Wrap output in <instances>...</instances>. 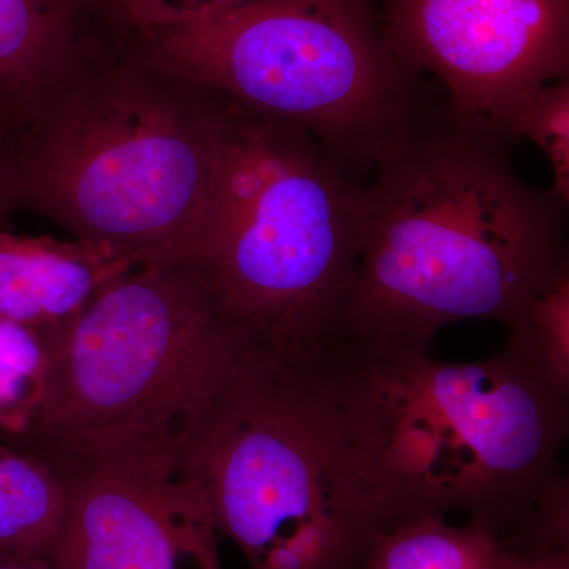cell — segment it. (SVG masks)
<instances>
[{
	"mask_svg": "<svg viewBox=\"0 0 569 569\" xmlns=\"http://www.w3.org/2000/svg\"><path fill=\"white\" fill-rule=\"evenodd\" d=\"M11 133H13V122L7 112L0 108V152L9 146Z\"/></svg>",
	"mask_w": 569,
	"mask_h": 569,
	"instance_id": "cell-21",
	"label": "cell"
},
{
	"mask_svg": "<svg viewBox=\"0 0 569 569\" xmlns=\"http://www.w3.org/2000/svg\"><path fill=\"white\" fill-rule=\"evenodd\" d=\"M318 348L356 459L392 519L463 512L508 541L512 527L516 538L537 531L568 490L569 391L507 347L473 362L339 336Z\"/></svg>",
	"mask_w": 569,
	"mask_h": 569,
	"instance_id": "cell-3",
	"label": "cell"
},
{
	"mask_svg": "<svg viewBox=\"0 0 569 569\" xmlns=\"http://www.w3.org/2000/svg\"><path fill=\"white\" fill-rule=\"evenodd\" d=\"M121 31L157 69L305 130L358 183L436 110L385 43L377 0H246Z\"/></svg>",
	"mask_w": 569,
	"mask_h": 569,
	"instance_id": "cell-5",
	"label": "cell"
},
{
	"mask_svg": "<svg viewBox=\"0 0 569 569\" xmlns=\"http://www.w3.org/2000/svg\"><path fill=\"white\" fill-rule=\"evenodd\" d=\"M132 263L107 247L0 230V320L44 329L77 313Z\"/></svg>",
	"mask_w": 569,
	"mask_h": 569,
	"instance_id": "cell-10",
	"label": "cell"
},
{
	"mask_svg": "<svg viewBox=\"0 0 569 569\" xmlns=\"http://www.w3.org/2000/svg\"><path fill=\"white\" fill-rule=\"evenodd\" d=\"M378 11L397 62L438 78L451 118L490 137L508 141L519 104L569 78V0H381Z\"/></svg>",
	"mask_w": 569,
	"mask_h": 569,
	"instance_id": "cell-8",
	"label": "cell"
},
{
	"mask_svg": "<svg viewBox=\"0 0 569 569\" xmlns=\"http://www.w3.org/2000/svg\"><path fill=\"white\" fill-rule=\"evenodd\" d=\"M227 126V99L146 62L107 24L14 126V208L133 266L190 264Z\"/></svg>",
	"mask_w": 569,
	"mask_h": 569,
	"instance_id": "cell-2",
	"label": "cell"
},
{
	"mask_svg": "<svg viewBox=\"0 0 569 569\" xmlns=\"http://www.w3.org/2000/svg\"><path fill=\"white\" fill-rule=\"evenodd\" d=\"M28 422L61 478L92 468L192 475L212 419L257 351L190 264H138L37 329Z\"/></svg>",
	"mask_w": 569,
	"mask_h": 569,
	"instance_id": "cell-4",
	"label": "cell"
},
{
	"mask_svg": "<svg viewBox=\"0 0 569 569\" xmlns=\"http://www.w3.org/2000/svg\"><path fill=\"white\" fill-rule=\"evenodd\" d=\"M103 26L100 0H0V108L13 127Z\"/></svg>",
	"mask_w": 569,
	"mask_h": 569,
	"instance_id": "cell-11",
	"label": "cell"
},
{
	"mask_svg": "<svg viewBox=\"0 0 569 569\" xmlns=\"http://www.w3.org/2000/svg\"><path fill=\"white\" fill-rule=\"evenodd\" d=\"M361 186L305 130L228 100L211 216L190 266L271 353L335 329L353 277Z\"/></svg>",
	"mask_w": 569,
	"mask_h": 569,
	"instance_id": "cell-7",
	"label": "cell"
},
{
	"mask_svg": "<svg viewBox=\"0 0 569 569\" xmlns=\"http://www.w3.org/2000/svg\"><path fill=\"white\" fill-rule=\"evenodd\" d=\"M507 329L508 350L569 391V269L542 288Z\"/></svg>",
	"mask_w": 569,
	"mask_h": 569,
	"instance_id": "cell-14",
	"label": "cell"
},
{
	"mask_svg": "<svg viewBox=\"0 0 569 569\" xmlns=\"http://www.w3.org/2000/svg\"><path fill=\"white\" fill-rule=\"evenodd\" d=\"M56 569H222L219 529L193 475L92 468L62 478Z\"/></svg>",
	"mask_w": 569,
	"mask_h": 569,
	"instance_id": "cell-9",
	"label": "cell"
},
{
	"mask_svg": "<svg viewBox=\"0 0 569 569\" xmlns=\"http://www.w3.org/2000/svg\"><path fill=\"white\" fill-rule=\"evenodd\" d=\"M508 141L527 138L552 167L550 192L569 203V78L530 93L505 127Z\"/></svg>",
	"mask_w": 569,
	"mask_h": 569,
	"instance_id": "cell-15",
	"label": "cell"
},
{
	"mask_svg": "<svg viewBox=\"0 0 569 569\" xmlns=\"http://www.w3.org/2000/svg\"><path fill=\"white\" fill-rule=\"evenodd\" d=\"M503 548L481 520L452 526L448 516L418 512L385 527L355 569H497Z\"/></svg>",
	"mask_w": 569,
	"mask_h": 569,
	"instance_id": "cell-12",
	"label": "cell"
},
{
	"mask_svg": "<svg viewBox=\"0 0 569 569\" xmlns=\"http://www.w3.org/2000/svg\"><path fill=\"white\" fill-rule=\"evenodd\" d=\"M41 362L39 332L0 320V411L20 403L28 419L39 392Z\"/></svg>",
	"mask_w": 569,
	"mask_h": 569,
	"instance_id": "cell-16",
	"label": "cell"
},
{
	"mask_svg": "<svg viewBox=\"0 0 569 569\" xmlns=\"http://www.w3.org/2000/svg\"><path fill=\"white\" fill-rule=\"evenodd\" d=\"M509 144L443 103L381 160L332 336L429 347L460 321L508 326L569 269L568 204L516 173Z\"/></svg>",
	"mask_w": 569,
	"mask_h": 569,
	"instance_id": "cell-1",
	"label": "cell"
},
{
	"mask_svg": "<svg viewBox=\"0 0 569 569\" xmlns=\"http://www.w3.org/2000/svg\"><path fill=\"white\" fill-rule=\"evenodd\" d=\"M14 193L13 183H11L9 160H7V149L0 152V220L7 213L13 211Z\"/></svg>",
	"mask_w": 569,
	"mask_h": 569,
	"instance_id": "cell-19",
	"label": "cell"
},
{
	"mask_svg": "<svg viewBox=\"0 0 569 569\" xmlns=\"http://www.w3.org/2000/svg\"><path fill=\"white\" fill-rule=\"evenodd\" d=\"M250 569H355L392 522L366 477L320 350H260L192 468Z\"/></svg>",
	"mask_w": 569,
	"mask_h": 569,
	"instance_id": "cell-6",
	"label": "cell"
},
{
	"mask_svg": "<svg viewBox=\"0 0 569 569\" xmlns=\"http://www.w3.org/2000/svg\"><path fill=\"white\" fill-rule=\"evenodd\" d=\"M67 505L66 482L50 467L0 452V553L48 560Z\"/></svg>",
	"mask_w": 569,
	"mask_h": 569,
	"instance_id": "cell-13",
	"label": "cell"
},
{
	"mask_svg": "<svg viewBox=\"0 0 569 569\" xmlns=\"http://www.w3.org/2000/svg\"><path fill=\"white\" fill-rule=\"evenodd\" d=\"M497 569H569L568 546L505 542Z\"/></svg>",
	"mask_w": 569,
	"mask_h": 569,
	"instance_id": "cell-18",
	"label": "cell"
},
{
	"mask_svg": "<svg viewBox=\"0 0 569 569\" xmlns=\"http://www.w3.org/2000/svg\"><path fill=\"white\" fill-rule=\"evenodd\" d=\"M246 0H100L104 17L122 29L149 28Z\"/></svg>",
	"mask_w": 569,
	"mask_h": 569,
	"instance_id": "cell-17",
	"label": "cell"
},
{
	"mask_svg": "<svg viewBox=\"0 0 569 569\" xmlns=\"http://www.w3.org/2000/svg\"><path fill=\"white\" fill-rule=\"evenodd\" d=\"M0 569H56L50 560L41 557L0 553Z\"/></svg>",
	"mask_w": 569,
	"mask_h": 569,
	"instance_id": "cell-20",
	"label": "cell"
}]
</instances>
